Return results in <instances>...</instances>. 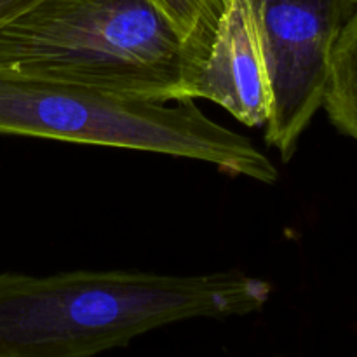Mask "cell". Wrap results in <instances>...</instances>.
I'll return each instance as SVG.
<instances>
[{
    "label": "cell",
    "mask_w": 357,
    "mask_h": 357,
    "mask_svg": "<svg viewBox=\"0 0 357 357\" xmlns=\"http://www.w3.org/2000/svg\"><path fill=\"white\" fill-rule=\"evenodd\" d=\"M271 295L237 271L0 274V357H94L167 324L258 312Z\"/></svg>",
    "instance_id": "6da1fadb"
},
{
    "label": "cell",
    "mask_w": 357,
    "mask_h": 357,
    "mask_svg": "<svg viewBox=\"0 0 357 357\" xmlns=\"http://www.w3.org/2000/svg\"><path fill=\"white\" fill-rule=\"evenodd\" d=\"M0 73L192 100L183 38L152 0H40L0 26Z\"/></svg>",
    "instance_id": "7a4b0ae2"
},
{
    "label": "cell",
    "mask_w": 357,
    "mask_h": 357,
    "mask_svg": "<svg viewBox=\"0 0 357 357\" xmlns=\"http://www.w3.org/2000/svg\"><path fill=\"white\" fill-rule=\"evenodd\" d=\"M167 103L0 73V135L164 153L278 181V167L250 138L209 119L195 100Z\"/></svg>",
    "instance_id": "3957f363"
},
{
    "label": "cell",
    "mask_w": 357,
    "mask_h": 357,
    "mask_svg": "<svg viewBox=\"0 0 357 357\" xmlns=\"http://www.w3.org/2000/svg\"><path fill=\"white\" fill-rule=\"evenodd\" d=\"M272 84L265 142L289 162L323 108L335 45L357 0H250Z\"/></svg>",
    "instance_id": "277c9868"
},
{
    "label": "cell",
    "mask_w": 357,
    "mask_h": 357,
    "mask_svg": "<svg viewBox=\"0 0 357 357\" xmlns=\"http://www.w3.org/2000/svg\"><path fill=\"white\" fill-rule=\"evenodd\" d=\"M194 100L220 105L248 128H265L271 119V73L250 0H230L199 72Z\"/></svg>",
    "instance_id": "5b68a950"
},
{
    "label": "cell",
    "mask_w": 357,
    "mask_h": 357,
    "mask_svg": "<svg viewBox=\"0 0 357 357\" xmlns=\"http://www.w3.org/2000/svg\"><path fill=\"white\" fill-rule=\"evenodd\" d=\"M152 3L183 38L190 98L194 100L199 72L204 65L220 21L229 9L230 0H152Z\"/></svg>",
    "instance_id": "8992f818"
},
{
    "label": "cell",
    "mask_w": 357,
    "mask_h": 357,
    "mask_svg": "<svg viewBox=\"0 0 357 357\" xmlns=\"http://www.w3.org/2000/svg\"><path fill=\"white\" fill-rule=\"evenodd\" d=\"M323 108L335 128L357 142V6L335 45Z\"/></svg>",
    "instance_id": "52a82bcc"
},
{
    "label": "cell",
    "mask_w": 357,
    "mask_h": 357,
    "mask_svg": "<svg viewBox=\"0 0 357 357\" xmlns=\"http://www.w3.org/2000/svg\"><path fill=\"white\" fill-rule=\"evenodd\" d=\"M38 2L40 0H0V26L13 21L20 14L26 13L30 7Z\"/></svg>",
    "instance_id": "ba28073f"
}]
</instances>
